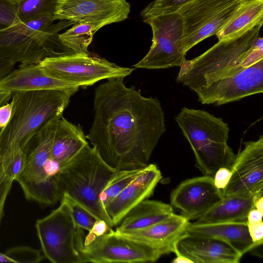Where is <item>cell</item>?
Instances as JSON below:
<instances>
[{
  "mask_svg": "<svg viewBox=\"0 0 263 263\" xmlns=\"http://www.w3.org/2000/svg\"><path fill=\"white\" fill-rule=\"evenodd\" d=\"M125 78H110L95 89L94 118L86 135L103 159L117 170L140 169L165 132V115L157 98L145 97Z\"/></svg>",
  "mask_w": 263,
  "mask_h": 263,
  "instance_id": "6da1fadb",
  "label": "cell"
},
{
  "mask_svg": "<svg viewBox=\"0 0 263 263\" xmlns=\"http://www.w3.org/2000/svg\"><path fill=\"white\" fill-rule=\"evenodd\" d=\"M262 23L242 35L218 41L204 52L180 66L177 81L193 91L216 80L231 77L263 59Z\"/></svg>",
  "mask_w": 263,
  "mask_h": 263,
  "instance_id": "7a4b0ae2",
  "label": "cell"
},
{
  "mask_svg": "<svg viewBox=\"0 0 263 263\" xmlns=\"http://www.w3.org/2000/svg\"><path fill=\"white\" fill-rule=\"evenodd\" d=\"M73 94L60 90L13 93L12 114L0 130V160L25 149L31 139L49 122L63 114Z\"/></svg>",
  "mask_w": 263,
  "mask_h": 263,
  "instance_id": "3957f363",
  "label": "cell"
},
{
  "mask_svg": "<svg viewBox=\"0 0 263 263\" xmlns=\"http://www.w3.org/2000/svg\"><path fill=\"white\" fill-rule=\"evenodd\" d=\"M175 120L204 175L214 177L221 167L231 170L237 154L228 144L230 129L221 118L204 110L183 107Z\"/></svg>",
  "mask_w": 263,
  "mask_h": 263,
  "instance_id": "277c9868",
  "label": "cell"
},
{
  "mask_svg": "<svg viewBox=\"0 0 263 263\" xmlns=\"http://www.w3.org/2000/svg\"><path fill=\"white\" fill-rule=\"evenodd\" d=\"M117 170L108 164L94 147L86 145L59 171L61 197L75 200L97 218L113 227L100 201V196Z\"/></svg>",
  "mask_w": 263,
  "mask_h": 263,
  "instance_id": "5b68a950",
  "label": "cell"
},
{
  "mask_svg": "<svg viewBox=\"0 0 263 263\" xmlns=\"http://www.w3.org/2000/svg\"><path fill=\"white\" fill-rule=\"evenodd\" d=\"M62 116L43 127L25 147L26 164L15 181L28 200L52 205L61 200L60 168L52 159L51 151L57 123Z\"/></svg>",
  "mask_w": 263,
  "mask_h": 263,
  "instance_id": "8992f818",
  "label": "cell"
},
{
  "mask_svg": "<svg viewBox=\"0 0 263 263\" xmlns=\"http://www.w3.org/2000/svg\"><path fill=\"white\" fill-rule=\"evenodd\" d=\"M53 16L21 22L0 30V57L15 63L39 64L46 57L64 54L60 48L68 52L61 44L58 33L75 23L62 20L52 24Z\"/></svg>",
  "mask_w": 263,
  "mask_h": 263,
  "instance_id": "52a82bcc",
  "label": "cell"
},
{
  "mask_svg": "<svg viewBox=\"0 0 263 263\" xmlns=\"http://www.w3.org/2000/svg\"><path fill=\"white\" fill-rule=\"evenodd\" d=\"M35 228L44 256L53 263H83V229L75 223L63 202L47 216L38 219Z\"/></svg>",
  "mask_w": 263,
  "mask_h": 263,
  "instance_id": "ba28073f",
  "label": "cell"
},
{
  "mask_svg": "<svg viewBox=\"0 0 263 263\" xmlns=\"http://www.w3.org/2000/svg\"><path fill=\"white\" fill-rule=\"evenodd\" d=\"M39 64L50 76L83 88L104 79L125 78L134 70L89 53L46 57Z\"/></svg>",
  "mask_w": 263,
  "mask_h": 263,
  "instance_id": "9c48e42d",
  "label": "cell"
},
{
  "mask_svg": "<svg viewBox=\"0 0 263 263\" xmlns=\"http://www.w3.org/2000/svg\"><path fill=\"white\" fill-rule=\"evenodd\" d=\"M153 31L152 44L145 56L133 65L138 68L164 69L180 67L185 60L183 26L178 12L145 18Z\"/></svg>",
  "mask_w": 263,
  "mask_h": 263,
  "instance_id": "30bf717a",
  "label": "cell"
},
{
  "mask_svg": "<svg viewBox=\"0 0 263 263\" xmlns=\"http://www.w3.org/2000/svg\"><path fill=\"white\" fill-rule=\"evenodd\" d=\"M246 0H193L177 12L183 22L185 53L203 40L216 35Z\"/></svg>",
  "mask_w": 263,
  "mask_h": 263,
  "instance_id": "8fae6325",
  "label": "cell"
},
{
  "mask_svg": "<svg viewBox=\"0 0 263 263\" xmlns=\"http://www.w3.org/2000/svg\"><path fill=\"white\" fill-rule=\"evenodd\" d=\"M162 255L144 242L126 237L115 231L95 239L82 250V262H155Z\"/></svg>",
  "mask_w": 263,
  "mask_h": 263,
  "instance_id": "7c38bea8",
  "label": "cell"
},
{
  "mask_svg": "<svg viewBox=\"0 0 263 263\" xmlns=\"http://www.w3.org/2000/svg\"><path fill=\"white\" fill-rule=\"evenodd\" d=\"M202 104L221 105L263 92V59L236 74L193 90Z\"/></svg>",
  "mask_w": 263,
  "mask_h": 263,
  "instance_id": "4fadbf2b",
  "label": "cell"
},
{
  "mask_svg": "<svg viewBox=\"0 0 263 263\" xmlns=\"http://www.w3.org/2000/svg\"><path fill=\"white\" fill-rule=\"evenodd\" d=\"M243 145L231 168L230 181L221 190L223 197L253 198L263 192V135L257 140L246 141Z\"/></svg>",
  "mask_w": 263,
  "mask_h": 263,
  "instance_id": "5bb4252c",
  "label": "cell"
},
{
  "mask_svg": "<svg viewBox=\"0 0 263 263\" xmlns=\"http://www.w3.org/2000/svg\"><path fill=\"white\" fill-rule=\"evenodd\" d=\"M130 11L126 0H58L53 20L90 22L104 26L126 20Z\"/></svg>",
  "mask_w": 263,
  "mask_h": 263,
  "instance_id": "9a60e30c",
  "label": "cell"
},
{
  "mask_svg": "<svg viewBox=\"0 0 263 263\" xmlns=\"http://www.w3.org/2000/svg\"><path fill=\"white\" fill-rule=\"evenodd\" d=\"M213 177L204 175L182 182L171 193V204L189 220L199 218L223 198Z\"/></svg>",
  "mask_w": 263,
  "mask_h": 263,
  "instance_id": "2e32d148",
  "label": "cell"
},
{
  "mask_svg": "<svg viewBox=\"0 0 263 263\" xmlns=\"http://www.w3.org/2000/svg\"><path fill=\"white\" fill-rule=\"evenodd\" d=\"M174 252L193 263H238L242 257L221 240L186 232L175 242Z\"/></svg>",
  "mask_w": 263,
  "mask_h": 263,
  "instance_id": "e0dca14e",
  "label": "cell"
},
{
  "mask_svg": "<svg viewBox=\"0 0 263 263\" xmlns=\"http://www.w3.org/2000/svg\"><path fill=\"white\" fill-rule=\"evenodd\" d=\"M162 178L154 164H148L141 173L105 207L112 226H118L132 208L152 196Z\"/></svg>",
  "mask_w": 263,
  "mask_h": 263,
  "instance_id": "ac0fdd59",
  "label": "cell"
},
{
  "mask_svg": "<svg viewBox=\"0 0 263 263\" xmlns=\"http://www.w3.org/2000/svg\"><path fill=\"white\" fill-rule=\"evenodd\" d=\"M80 87L48 74L39 64H22L0 80V91L12 93L41 90L77 92Z\"/></svg>",
  "mask_w": 263,
  "mask_h": 263,
  "instance_id": "d6986e66",
  "label": "cell"
},
{
  "mask_svg": "<svg viewBox=\"0 0 263 263\" xmlns=\"http://www.w3.org/2000/svg\"><path fill=\"white\" fill-rule=\"evenodd\" d=\"M190 222L183 215L173 213L168 218L142 229L117 233L156 249L161 255L174 252V245Z\"/></svg>",
  "mask_w": 263,
  "mask_h": 263,
  "instance_id": "ffe728a7",
  "label": "cell"
},
{
  "mask_svg": "<svg viewBox=\"0 0 263 263\" xmlns=\"http://www.w3.org/2000/svg\"><path fill=\"white\" fill-rule=\"evenodd\" d=\"M185 232L221 240L242 256L257 247L250 235L247 222H223L206 224L190 223Z\"/></svg>",
  "mask_w": 263,
  "mask_h": 263,
  "instance_id": "44dd1931",
  "label": "cell"
},
{
  "mask_svg": "<svg viewBox=\"0 0 263 263\" xmlns=\"http://www.w3.org/2000/svg\"><path fill=\"white\" fill-rule=\"evenodd\" d=\"M80 125L63 116L58 120L51 151L52 160L60 170L75 157L88 143Z\"/></svg>",
  "mask_w": 263,
  "mask_h": 263,
  "instance_id": "7402d4cb",
  "label": "cell"
},
{
  "mask_svg": "<svg viewBox=\"0 0 263 263\" xmlns=\"http://www.w3.org/2000/svg\"><path fill=\"white\" fill-rule=\"evenodd\" d=\"M173 213L170 204L146 199L127 212L115 232L121 233L142 229L168 218Z\"/></svg>",
  "mask_w": 263,
  "mask_h": 263,
  "instance_id": "603a6c76",
  "label": "cell"
},
{
  "mask_svg": "<svg viewBox=\"0 0 263 263\" xmlns=\"http://www.w3.org/2000/svg\"><path fill=\"white\" fill-rule=\"evenodd\" d=\"M254 208L253 198L239 196L223 197L194 223L247 222L248 214Z\"/></svg>",
  "mask_w": 263,
  "mask_h": 263,
  "instance_id": "cb8c5ba5",
  "label": "cell"
},
{
  "mask_svg": "<svg viewBox=\"0 0 263 263\" xmlns=\"http://www.w3.org/2000/svg\"><path fill=\"white\" fill-rule=\"evenodd\" d=\"M263 0L244 1L216 34L218 41L238 37L262 23Z\"/></svg>",
  "mask_w": 263,
  "mask_h": 263,
  "instance_id": "d4e9b609",
  "label": "cell"
},
{
  "mask_svg": "<svg viewBox=\"0 0 263 263\" xmlns=\"http://www.w3.org/2000/svg\"><path fill=\"white\" fill-rule=\"evenodd\" d=\"M103 26L90 22L76 23L64 33L59 34V40L64 47L73 53H88V47L93 35Z\"/></svg>",
  "mask_w": 263,
  "mask_h": 263,
  "instance_id": "484cf974",
  "label": "cell"
},
{
  "mask_svg": "<svg viewBox=\"0 0 263 263\" xmlns=\"http://www.w3.org/2000/svg\"><path fill=\"white\" fill-rule=\"evenodd\" d=\"M143 168L117 170L100 196V201L104 209L111 200L136 179Z\"/></svg>",
  "mask_w": 263,
  "mask_h": 263,
  "instance_id": "4316f807",
  "label": "cell"
},
{
  "mask_svg": "<svg viewBox=\"0 0 263 263\" xmlns=\"http://www.w3.org/2000/svg\"><path fill=\"white\" fill-rule=\"evenodd\" d=\"M58 0H17V15L22 23L53 15Z\"/></svg>",
  "mask_w": 263,
  "mask_h": 263,
  "instance_id": "83f0119b",
  "label": "cell"
},
{
  "mask_svg": "<svg viewBox=\"0 0 263 263\" xmlns=\"http://www.w3.org/2000/svg\"><path fill=\"white\" fill-rule=\"evenodd\" d=\"M61 201L68 206L76 225L83 229L90 231L95 222L99 219L66 194L62 196Z\"/></svg>",
  "mask_w": 263,
  "mask_h": 263,
  "instance_id": "f1b7e54d",
  "label": "cell"
},
{
  "mask_svg": "<svg viewBox=\"0 0 263 263\" xmlns=\"http://www.w3.org/2000/svg\"><path fill=\"white\" fill-rule=\"evenodd\" d=\"M26 161L25 149L20 151L12 157L0 160L2 177L7 180L15 181L22 172Z\"/></svg>",
  "mask_w": 263,
  "mask_h": 263,
  "instance_id": "f546056e",
  "label": "cell"
},
{
  "mask_svg": "<svg viewBox=\"0 0 263 263\" xmlns=\"http://www.w3.org/2000/svg\"><path fill=\"white\" fill-rule=\"evenodd\" d=\"M193 0H154L141 12L143 19L161 14L177 12L184 5Z\"/></svg>",
  "mask_w": 263,
  "mask_h": 263,
  "instance_id": "4dcf8cb0",
  "label": "cell"
},
{
  "mask_svg": "<svg viewBox=\"0 0 263 263\" xmlns=\"http://www.w3.org/2000/svg\"><path fill=\"white\" fill-rule=\"evenodd\" d=\"M4 253L15 263H37L45 257L40 251L26 246L12 247Z\"/></svg>",
  "mask_w": 263,
  "mask_h": 263,
  "instance_id": "1f68e13d",
  "label": "cell"
},
{
  "mask_svg": "<svg viewBox=\"0 0 263 263\" xmlns=\"http://www.w3.org/2000/svg\"><path fill=\"white\" fill-rule=\"evenodd\" d=\"M17 7V0H0V30L21 23Z\"/></svg>",
  "mask_w": 263,
  "mask_h": 263,
  "instance_id": "d6a6232c",
  "label": "cell"
},
{
  "mask_svg": "<svg viewBox=\"0 0 263 263\" xmlns=\"http://www.w3.org/2000/svg\"><path fill=\"white\" fill-rule=\"evenodd\" d=\"M108 223L103 219H98L84 238V245H86L95 238L108 233L113 230Z\"/></svg>",
  "mask_w": 263,
  "mask_h": 263,
  "instance_id": "836d02e7",
  "label": "cell"
},
{
  "mask_svg": "<svg viewBox=\"0 0 263 263\" xmlns=\"http://www.w3.org/2000/svg\"><path fill=\"white\" fill-rule=\"evenodd\" d=\"M13 181L11 180H6L3 178L1 175L0 170V226L4 215L5 201Z\"/></svg>",
  "mask_w": 263,
  "mask_h": 263,
  "instance_id": "e575fe53",
  "label": "cell"
},
{
  "mask_svg": "<svg viewBox=\"0 0 263 263\" xmlns=\"http://www.w3.org/2000/svg\"><path fill=\"white\" fill-rule=\"evenodd\" d=\"M231 176V171L226 167H221L215 174L213 178L215 185L220 190H223L228 185Z\"/></svg>",
  "mask_w": 263,
  "mask_h": 263,
  "instance_id": "d590c367",
  "label": "cell"
},
{
  "mask_svg": "<svg viewBox=\"0 0 263 263\" xmlns=\"http://www.w3.org/2000/svg\"><path fill=\"white\" fill-rule=\"evenodd\" d=\"M250 235L257 247L263 242V222L247 223Z\"/></svg>",
  "mask_w": 263,
  "mask_h": 263,
  "instance_id": "8d00e7d4",
  "label": "cell"
},
{
  "mask_svg": "<svg viewBox=\"0 0 263 263\" xmlns=\"http://www.w3.org/2000/svg\"><path fill=\"white\" fill-rule=\"evenodd\" d=\"M13 107V102L0 106V129L5 127L11 119Z\"/></svg>",
  "mask_w": 263,
  "mask_h": 263,
  "instance_id": "74e56055",
  "label": "cell"
},
{
  "mask_svg": "<svg viewBox=\"0 0 263 263\" xmlns=\"http://www.w3.org/2000/svg\"><path fill=\"white\" fill-rule=\"evenodd\" d=\"M14 65L15 63L0 57V80L13 70Z\"/></svg>",
  "mask_w": 263,
  "mask_h": 263,
  "instance_id": "f35d334b",
  "label": "cell"
},
{
  "mask_svg": "<svg viewBox=\"0 0 263 263\" xmlns=\"http://www.w3.org/2000/svg\"><path fill=\"white\" fill-rule=\"evenodd\" d=\"M263 212L256 209H252L248 215L247 223H255L262 221Z\"/></svg>",
  "mask_w": 263,
  "mask_h": 263,
  "instance_id": "ab89813d",
  "label": "cell"
},
{
  "mask_svg": "<svg viewBox=\"0 0 263 263\" xmlns=\"http://www.w3.org/2000/svg\"><path fill=\"white\" fill-rule=\"evenodd\" d=\"M11 98V92L7 91H0V106L7 103Z\"/></svg>",
  "mask_w": 263,
  "mask_h": 263,
  "instance_id": "60d3db41",
  "label": "cell"
},
{
  "mask_svg": "<svg viewBox=\"0 0 263 263\" xmlns=\"http://www.w3.org/2000/svg\"><path fill=\"white\" fill-rule=\"evenodd\" d=\"M172 262L173 263H193L190 259L181 255H177V257Z\"/></svg>",
  "mask_w": 263,
  "mask_h": 263,
  "instance_id": "b9f144b4",
  "label": "cell"
},
{
  "mask_svg": "<svg viewBox=\"0 0 263 263\" xmlns=\"http://www.w3.org/2000/svg\"><path fill=\"white\" fill-rule=\"evenodd\" d=\"M0 262H14L13 260L8 257L5 253L0 252Z\"/></svg>",
  "mask_w": 263,
  "mask_h": 263,
  "instance_id": "7bdbcfd3",
  "label": "cell"
}]
</instances>
